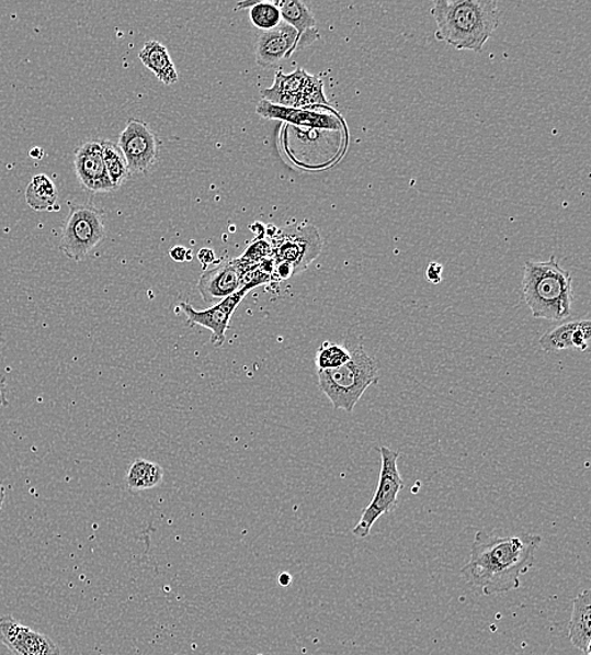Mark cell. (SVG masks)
I'll list each match as a JSON object with an SVG mask.
<instances>
[{"label":"cell","mask_w":591,"mask_h":655,"mask_svg":"<svg viewBox=\"0 0 591 655\" xmlns=\"http://www.w3.org/2000/svg\"><path fill=\"white\" fill-rule=\"evenodd\" d=\"M543 538L535 533L496 535L478 532L461 575L480 592L505 594L521 588V576L535 563Z\"/></svg>","instance_id":"6da1fadb"},{"label":"cell","mask_w":591,"mask_h":655,"mask_svg":"<svg viewBox=\"0 0 591 655\" xmlns=\"http://www.w3.org/2000/svg\"><path fill=\"white\" fill-rule=\"evenodd\" d=\"M432 14L439 41L476 53L484 49L501 19L495 0H436Z\"/></svg>","instance_id":"7a4b0ae2"},{"label":"cell","mask_w":591,"mask_h":655,"mask_svg":"<svg viewBox=\"0 0 591 655\" xmlns=\"http://www.w3.org/2000/svg\"><path fill=\"white\" fill-rule=\"evenodd\" d=\"M522 293L534 318L562 321L570 317L573 303L572 278L555 257L544 262H526Z\"/></svg>","instance_id":"3957f363"},{"label":"cell","mask_w":591,"mask_h":655,"mask_svg":"<svg viewBox=\"0 0 591 655\" xmlns=\"http://www.w3.org/2000/svg\"><path fill=\"white\" fill-rule=\"evenodd\" d=\"M344 346L349 348L351 360L340 369L318 371V386L334 410L352 414L367 388L377 384L379 368L361 340L351 337Z\"/></svg>","instance_id":"277c9868"},{"label":"cell","mask_w":591,"mask_h":655,"mask_svg":"<svg viewBox=\"0 0 591 655\" xmlns=\"http://www.w3.org/2000/svg\"><path fill=\"white\" fill-rule=\"evenodd\" d=\"M378 452L382 455V472H379L377 489L352 531L361 540L367 538L378 518L394 512L398 507L400 492L404 489L405 483L398 467L400 454L386 447H379Z\"/></svg>","instance_id":"5b68a950"},{"label":"cell","mask_w":591,"mask_h":655,"mask_svg":"<svg viewBox=\"0 0 591 655\" xmlns=\"http://www.w3.org/2000/svg\"><path fill=\"white\" fill-rule=\"evenodd\" d=\"M105 236L103 211L92 204H73L64 226L60 250L66 258L81 262Z\"/></svg>","instance_id":"8992f818"},{"label":"cell","mask_w":591,"mask_h":655,"mask_svg":"<svg viewBox=\"0 0 591 655\" xmlns=\"http://www.w3.org/2000/svg\"><path fill=\"white\" fill-rule=\"evenodd\" d=\"M260 95L261 100L283 108L328 106L323 81L317 76L309 75L303 68H298L289 75L277 71L273 87L261 91Z\"/></svg>","instance_id":"52a82bcc"},{"label":"cell","mask_w":591,"mask_h":655,"mask_svg":"<svg viewBox=\"0 0 591 655\" xmlns=\"http://www.w3.org/2000/svg\"><path fill=\"white\" fill-rule=\"evenodd\" d=\"M276 263L292 267L294 275L300 274L322 252L323 240L318 228L310 224L293 225L279 229L272 242Z\"/></svg>","instance_id":"ba28073f"},{"label":"cell","mask_w":591,"mask_h":655,"mask_svg":"<svg viewBox=\"0 0 591 655\" xmlns=\"http://www.w3.org/2000/svg\"><path fill=\"white\" fill-rule=\"evenodd\" d=\"M257 267L245 266L239 259L224 261L209 269L198 280V292L205 303L211 306L218 304L238 293L247 285V279Z\"/></svg>","instance_id":"9c48e42d"},{"label":"cell","mask_w":591,"mask_h":655,"mask_svg":"<svg viewBox=\"0 0 591 655\" xmlns=\"http://www.w3.org/2000/svg\"><path fill=\"white\" fill-rule=\"evenodd\" d=\"M253 289L247 284L238 293L226 297L223 302L209 306L205 310H196L189 303H180L179 308L187 317L190 326H200L211 330V343L215 347H223L226 340V331L236 309L239 308L243 297Z\"/></svg>","instance_id":"30bf717a"},{"label":"cell","mask_w":591,"mask_h":655,"mask_svg":"<svg viewBox=\"0 0 591 655\" xmlns=\"http://www.w3.org/2000/svg\"><path fill=\"white\" fill-rule=\"evenodd\" d=\"M117 147L133 173H147L157 159V138L146 123L129 121L120 136Z\"/></svg>","instance_id":"8fae6325"},{"label":"cell","mask_w":591,"mask_h":655,"mask_svg":"<svg viewBox=\"0 0 591 655\" xmlns=\"http://www.w3.org/2000/svg\"><path fill=\"white\" fill-rule=\"evenodd\" d=\"M0 644L15 655H61L50 637L22 625L12 616L0 617Z\"/></svg>","instance_id":"7c38bea8"},{"label":"cell","mask_w":591,"mask_h":655,"mask_svg":"<svg viewBox=\"0 0 591 655\" xmlns=\"http://www.w3.org/2000/svg\"><path fill=\"white\" fill-rule=\"evenodd\" d=\"M73 165L76 176L84 190L92 193H106L116 190L106 172L101 142L91 140L76 149Z\"/></svg>","instance_id":"4fadbf2b"},{"label":"cell","mask_w":591,"mask_h":655,"mask_svg":"<svg viewBox=\"0 0 591 655\" xmlns=\"http://www.w3.org/2000/svg\"><path fill=\"white\" fill-rule=\"evenodd\" d=\"M299 34L289 24L282 22L277 27L260 34L257 42V64L270 68L289 58L298 49Z\"/></svg>","instance_id":"5bb4252c"},{"label":"cell","mask_w":591,"mask_h":655,"mask_svg":"<svg viewBox=\"0 0 591 655\" xmlns=\"http://www.w3.org/2000/svg\"><path fill=\"white\" fill-rule=\"evenodd\" d=\"M257 114L265 118H274L309 129L340 131L341 123L332 114L315 112L314 109H292L270 104L261 100L257 106Z\"/></svg>","instance_id":"9a60e30c"},{"label":"cell","mask_w":591,"mask_h":655,"mask_svg":"<svg viewBox=\"0 0 591 655\" xmlns=\"http://www.w3.org/2000/svg\"><path fill=\"white\" fill-rule=\"evenodd\" d=\"M281 11L282 22L289 24L299 34V48L314 44L319 38L317 21L306 3L300 0H283L275 3Z\"/></svg>","instance_id":"2e32d148"},{"label":"cell","mask_w":591,"mask_h":655,"mask_svg":"<svg viewBox=\"0 0 591 655\" xmlns=\"http://www.w3.org/2000/svg\"><path fill=\"white\" fill-rule=\"evenodd\" d=\"M569 640L576 648L591 655V591H581L572 603Z\"/></svg>","instance_id":"e0dca14e"},{"label":"cell","mask_w":591,"mask_h":655,"mask_svg":"<svg viewBox=\"0 0 591 655\" xmlns=\"http://www.w3.org/2000/svg\"><path fill=\"white\" fill-rule=\"evenodd\" d=\"M139 59L156 78L164 84H174L179 81V72L168 49L158 41H148L139 53Z\"/></svg>","instance_id":"ac0fdd59"},{"label":"cell","mask_w":591,"mask_h":655,"mask_svg":"<svg viewBox=\"0 0 591 655\" xmlns=\"http://www.w3.org/2000/svg\"><path fill=\"white\" fill-rule=\"evenodd\" d=\"M57 187L49 177L38 174L32 178L27 190H25V201L33 211H56L60 208L57 206Z\"/></svg>","instance_id":"d6986e66"},{"label":"cell","mask_w":591,"mask_h":655,"mask_svg":"<svg viewBox=\"0 0 591 655\" xmlns=\"http://www.w3.org/2000/svg\"><path fill=\"white\" fill-rule=\"evenodd\" d=\"M164 479L163 467L157 463L137 459L126 474V484L132 492L154 489Z\"/></svg>","instance_id":"ffe728a7"},{"label":"cell","mask_w":591,"mask_h":655,"mask_svg":"<svg viewBox=\"0 0 591 655\" xmlns=\"http://www.w3.org/2000/svg\"><path fill=\"white\" fill-rule=\"evenodd\" d=\"M101 149H103L104 165L110 181L117 190L128 180L130 172L128 165H126L123 153L116 144L109 140L101 142Z\"/></svg>","instance_id":"44dd1931"},{"label":"cell","mask_w":591,"mask_h":655,"mask_svg":"<svg viewBox=\"0 0 591 655\" xmlns=\"http://www.w3.org/2000/svg\"><path fill=\"white\" fill-rule=\"evenodd\" d=\"M579 320L564 323L557 326L539 338V347L546 353H559L561 351L571 350L573 348V334L578 328Z\"/></svg>","instance_id":"7402d4cb"},{"label":"cell","mask_w":591,"mask_h":655,"mask_svg":"<svg viewBox=\"0 0 591 655\" xmlns=\"http://www.w3.org/2000/svg\"><path fill=\"white\" fill-rule=\"evenodd\" d=\"M239 8H250L251 23L264 32L273 30L282 23L281 11L275 3L247 2L240 3Z\"/></svg>","instance_id":"603a6c76"},{"label":"cell","mask_w":591,"mask_h":655,"mask_svg":"<svg viewBox=\"0 0 591 655\" xmlns=\"http://www.w3.org/2000/svg\"><path fill=\"white\" fill-rule=\"evenodd\" d=\"M351 360L349 348L343 345L325 342L316 355L317 371L340 369Z\"/></svg>","instance_id":"cb8c5ba5"},{"label":"cell","mask_w":591,"mask_h":655,"mask_svg":"<svg viewBox=\"0 0 591 655\" xmlns=\"http://www.w3.org/2000/svg\"><path fill=\"white\" fill-rule=\"evenodd\" d=\"M273 257L272 244L268 241L253 242L239 258L248 267H257L261 261Z\"/></svg>","instance_id":"d4e9b609"},{"label":"cell","mask_w":591,"mask_h":655,"mask_svg":"<svg viewBox=\"0 0 591 655\" xmlns=\"http://www.w3.org/2000/svg\"><path fill=\"white\" fill-rule=\"evenodd\" d=\"M427 280L434 285L441 284L443 280V266L439 262H432L427 269Z\"/></svg>","instance_id":"484cf974"},{"label":"cell","mask_w":591,"mask_h":655,"mask_svg":"<svg viewBox=\"0 0 591 655\" xmlns=\"http://www.w3.org/2000/svg\"><path fill=\"white\" fill-rule=\"evenodd\" d=\"M169 255H171L172 260L177 262H183L192 259L191 251L183 248V246H175V248L169 251Z\"/></svg>","instance_id":"4316f807"},{"label":"cell","mask_w":591,"mask_h":655,"mask_svg":"<svg viewBox=\"0 0 591 655\" xmlns=\"http://www.w3.org/2000/svg\"><path fill=\"white\" fill-rule=\"evenodd\" d=\"M198 260L202 266L207 267L215 261V252L209 249H202L198 252Z\"/></svg>","instance_id":"83f0119b"},{"label":"cell","mask_w":591,"mask_h":655,"mask_svg":"<svg viewBox=\"0 0 591 655\" xmlns=\"http://www.w3.org/2000/svg\"><path fill=\"white\" fill-rule=\"evenodd\" d=\"M7 405H8L7 381H5V376H3L2 373H0V406H7Z\"/></svg>","instance_id":"f1b7e54d"},{"label":"cell","mask_w":591,"mask_h":655,"mask_svg":"<svg viewBox=\"0 0 591 655\" xmlns=\"http://www.w3.org/2000/svg\"><path fill=\"white\" fill-rule=\"evenodd\" d=\"M5 500V486L2 479H0V513H2V509L4 506Z\"/></svg>","instance_id":"f546056e"},{"label":"cell","mask_w":591,"mask_h":655,"mask_svg":"<svg viewBox=\"0 0 591 655\" xmlns=\"http://www.w3.org/2000/svg\"><path fill=\"white\" fill-rule=\"evenodd\" d=\"M279 583H281L282 586H289L292 583V576L289 574H282L279 576Z\"/></svg>","instance_id":"4dcf8cb0"},{"label":"cell","mask_w":591,"mask_h":655,"mask_svg":"<svg viewBox=\"0 0 591 655\" xmlns=\"http://www.w3.org/2000/svg\"><path fill=\"white\" fill-rule=\"evenodd\" d=\"M30 157L33 159H42L44 157V149L35 148L30 151Z\"/></svg>","instance_id":"1f68e13d"}]
</instances>
